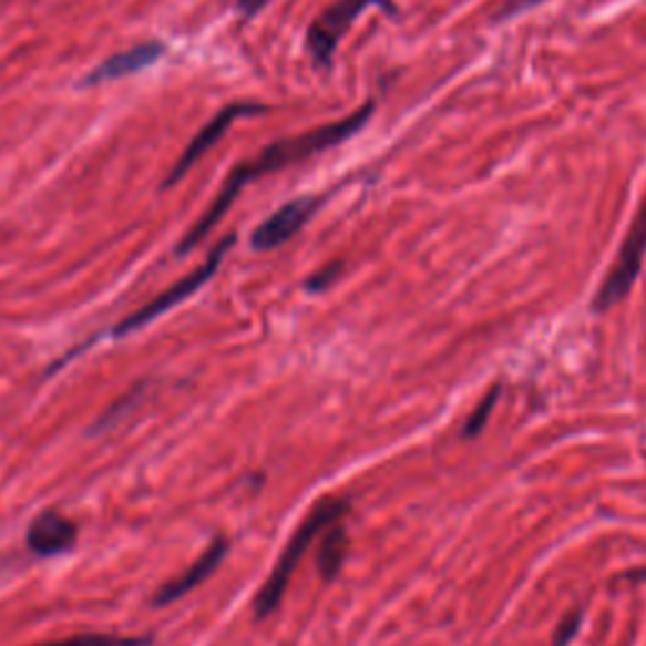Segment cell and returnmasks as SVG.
I'll use <instances>...</instances> for the list:
<instances>
[{"instance_id":"6da1fadb","label":"cell","mask_w":646,"mask_h":646,"mask_svg":"<svg viewBox=\"0 0 646 646\" xmlns=\"http://www.w3.org/2000/svg\"><path fill=\"white\" fill-rule=\"evenodd\" d=\"M371 114H375V102H367L341 122L324 124V126H318V130L288 136V140H280V142H273L258 154V157H253L248 162H243L240 167H235L230 175H227L221 195L215 197V203L207 207V213L199 217L193 230H189L185 238H182L180 256L182 253H187L189 248H195V245L203 240L217 223L223 221V215L230 211V205L235 203V197L243 193L245 185H250L253 180H258L263 175H270V172H280L290 165H298V162H306L308 157H316V154H321L326 150L336 147V144L346 142L349 136H353L359 130L367 126V122L371 120Z\"/></svg>"},{"instance_id":"7a4b0ae2","label":"cell","mask_w":646,"mask_h":646,"mask_svg":"<svg viewBox=\"0 0 646 646\" xmlns=\"http://www.w3.org/2000/svg\"><path fill=\"white\" fill-rule=\"evenodd\" d=\"M346 513H349V500H343V498H324L321 503H316V507L308 513L306 521L298 525V531L294 533V539L288 541L284 553H280V558L276 563V568L270 571L268 581L258 591L256 604H253L258 618H268L273 612H276L280 602H284L290 576H294L298 563H301V558L306 556L308 545H311L318 535L329 531L331 525L341 523Z\"/></svg>"},{"instance_id":"3957f363","label":"cell","mask_w":646,"mask_h":646,"mask_svg":"<svg viewBox=\"0 0 646 646\" xmlns=\"http://www.w3.org/2000/svg\"><path fill=\"white\" fill-rule=\"evenodd\" d=\"M644 253H646V197L642 199L639 213L634 215V223L629 227V233H626L622 248H618V256L612 270H608V276L604 278V284L594 298L596 314H606L608 308L622 304L624 298L632 294L636 278H639L642 273Z\"/></svg>"},{"instance_id":"277c9868","label":"cell","mask_w":646,"mask_h":646,"mask_svg":"<svg viewBox=\"0 0 646 646\" xmlns=\"http://www.w3.org/2000/svg\"><path fill=\"white\" fill-rule=\"evenodd\" d=\"M235 245V235H227V238H223L221 243L215 245V250L207 256V260L203 263V266L195 268L189 276H185L182 280H177L175 286H170L167 290H162V294L157 298H152L150 304H144L140 311H134L132 316H126L124 321L116 326L114 334L116 336H126V334H132L136 329H142V326H147L150 321H154V318H160L162 314H167L170 308H175L180 306L182 301H187L189 296L195 294V290L203 288L207 280H211L215 276V270L221 268V263L225 258V253L230 250Z\"/></svg>"},{"instance_id":"5b68a950","label":"cell","mask_w":646,"mask_h":646,"mask_svg":"<svg viewBox=\"0 0 646 646\" xmlns=\"http://www.w3.org/2000/svg\"><path fill=\"white\" fill-rule=\"evenodd\" d=\"M369 6H379L384 11L394 13L397 8L389 3V0H339L331 8L316 18V21L308 25L306 45L311 51V57L316 61V66L329 69L334 61V53L339 49V41L343 39V33L351 29V23L367 11Z\"/></svg>"},{"instance_id":"8992f818","label":"cell","mask_w":646,"mask_h":646,"mask_svg":"<svg viewBox=\"0 0 646 646\" xmlns=\"http://www.w3.org/2000/svg\"><path fill=\"white\" fill-rule=\"evenodd\" d=\"M266 112H268V106L266 104H256V102H240V104L225 106L223 112L217 114L215 120L207 122L205 130L199 132L195 140L187 144V150L180 154V160L175 162V167L170 170V175L165 177V182H162V189L177 185V182L197 165V160L223 140V134L230 130V124H235V120H240V116H250V114H266Z\"/></svg>"},{"instance_id":"52a82bcc","label":"cell","mask_w":646,"mask_h":646,"mask_svg":"<svg viewBox=\"0 0 646 646\" xmlns=\"http://www.w3.org/2000/svg\"><path fill=\"white\" fill-rule=\"evenodd\" d=\"M318 211L316 197H298L290 199L284 207H278L266 223H260L253 233L250 245L256 250H273L288 243L294 235L301 233V227L311 221V215Z\"/></svg>"},{"instance_id":"ba28073f","label":"cell","mask_w":646,"mask_h":646,"mask_svg":"<svg viewBox=\"0 0 646 646\" xmlns=\"http://www.w3.org/2000/svg\"><path fill=\"white\" fill-rule=\"evenodd\" d=\"M227 548H230L227 539H215L203 551V556L193 563V566L182 571L180 576L167 581V584L157 591V596H154V606H167L172 602H177V598L187 596L189 591L197 588L199 584H205V581L211 578L217 568H221L223 558L227 556Z\"/></svg>"},{"instance_id":"9c48e42d","label":"cell","mask_w":646,"mask_h":646,"mask_svg":"<svg viewBox=\"0 0 646 646\" xmlns=\"http://www.w3.org/2000/svg\"><path fill=\"white\" fill-rule=\"evenodd\" d=\"M76 533V523L69 521L66 515H61L59 511H43L29 525L25 543L35 556H61V553L74 548Z\"/></svg>"},{"instance_id":"30bf717a","label":"cell","mask_w":646,"mask_h":646,"mask_svg":"<svg viewBox=\"0 0 646 646\" xmlns=\"http://www.w3.org/2000/svg\"><path fill=\"white\" fill-rule=\"evenodd\" d=\"M162 57H165V45H162L160 41L132 45V49L114 53V57H109L106 61L99 63V66L84 79V86H96V84H104V81H116V79L140 74V71L154 66Z\"/></svg>"},{"instance_id":"8fae6325","label":"cell","mask_w":646,"mask_h":646,"mask_svg":"<svg viewBox=\"0 0 646 646\" xmlns=\"http://www.w3.org/2000/svg\"><path fill=\"white\" fill-rule=\"evenodd\" d=\"M346 551H349V539H346V531L341 523L331 525L324 535L321 551H318V571L326 581H331L339 576V571L346 561Z\"/></svg>"},{"instance_id":"7c38bea8","label":"cell","mask_w":646,"mask_h":646,"mask_svg":"<svg viewBox=\"0 0 646 646\" xmlns=\"http://www.w3.org/2000/svg\"><path fill=\"white\" fill-rule=\"evenodd\" d=\"M39 646H152L150 636H116V634H79L71 639L45 642Z\"/></svg>"},{"instance_id":"4fadbf2b","label":"cell","mask_w":646,"mask_h":646,"mask_svg":"<svg viewBox=\"0 0 646 646\" xmlns=\"http://www.w3.org/2000/svg\"><path fill=\"white\" fill-rule=\"evenodd\" d=\"M498 404V387L495 389H490L488 391V397L482 399V402L475 407V412L470 414V420L465 424V430H462V434L468 437V440H472V437H478L482 430H485V424H488V417L490 412H493V407Z\"/></svg>"},{"instance_id":"5bb4252c","label":"cell","mask_w":646,"mask_h":646,"mask_svg":"<svg viewBox=\"0 0 646 646\" xmlns=\"http://www.w3.org/2000/svg\"><path fill=\"white\" fill-rule=\"evenodd\" d=\"M581 629V612L576 608V612H571L563 622L558 624V629L556 634H553V646H568L573 636H576V632Z\"/></svg>"},{"instance_id":"9a60e30c","label":"cell","mask_w":646,"mask_h":646,"mask_svg":"<svg viewBox=\"0 0 646 646\" xmlns=\"http://www.w3.org/2000/svg\"><path fill=\"white\" fill-rule=\"evenodd\" d=\"M545 3V0H505L503 8H500L495 21H505V18H513V16H521L525 11H531V8Z\"/></svg>"},{"instance_id":"2e32d148","label":"cell","mask_w":646,"mask_h":646,"mask_svg":"<svg viewBox=\"0 0 646 646\" xmlns=\"http://www.w3.org/2000/svg\"><path fill=\"white\" fill-rule=\"evenodd\" d=\"M339 270H341V263H334V266H326L321 273H316V276L308 280V290H324V288H329L334 284V278L339 276Z\"/></svg>"},{"instance_id":"e0dca14e","label":"cell","mask_w":646,"mask_h":646,"mask_svg":"<svg viewBox=\"0 0 646 646\" xmlns=\"http://www.w3.org/2000/svg\"><path fill=\"white\" fill-rule=\"evenodd\" d=\"M268 3L270 0H238V13L243 18H253V16H258Z\"/></svg>"},{"instance_id":"ac0fdd59","label":"cell","mask_w":646,"mask_h":646,"mask_svg":"<svg viewBox=\"0 0 646 646\" xmlns=\"http://www.w3.org/2000/svg\"><path fill=\"white\" fill-rule=\"evenodd\" d=\"M626 578H629V581H646V568L629 571V573H626Z\"/></svg>"}]
</instances>
